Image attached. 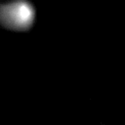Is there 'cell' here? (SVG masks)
<instances>
[]
</instances>
